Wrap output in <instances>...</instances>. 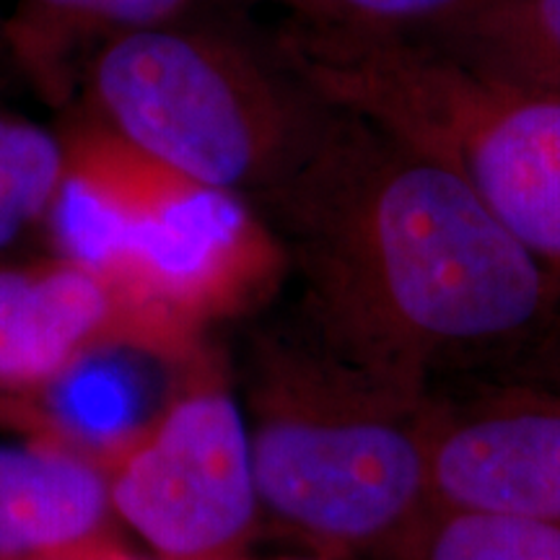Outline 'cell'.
<instances>
[{"label":"cell","instance_id":"6da1fadb","mask_svg":"<svg viewBox=\"0 0 560 560\" xmlns=\"http://www.w3.org/2000/svg\"><path fill=\"white\" fill-rule=\"evenodd\" d=\"M260 206L304 276L310 325L425 392L441 371L514 363L560 322V289L465 179L322 102Z\"/></svg>","mask_w":560,"mask_h":560},{"label":"cell","instance_id":"7a4b0ae2","mask_svg":"<svg viewBox=\"0 0 560 560\" xmlns=\"http://www.w3.org/2000/svg\"><path fill=\"white\" fill-rule=\"evenodd\" d=\"M270 50L322 102L450 166L560 289V94L490 79L410 34L285 21Z\"/></svg>","mask_w":560,"mask_h":560},{"label":"cell","instance_id":"3957f363","mask_svg":"<svg viewBox=\"0 0 560 560\" xmlns=\"http://www.w3.org/2000/svg\"><path fill=\"white\" fill-rule=\"evenodd\" d=\"M310 335L262 350L244 412L260 509L327 545L400 540L431 506L429 395Z\"/></svg>","mask_w":560,"mask_h":560},{"label":"cell","instance_id":"277c9868","mask_svg":"<svg viewBox=\"0 0 560 560\" xmlns=\"http://www.w3.org/2000/svg\"><path fill=\"white\" fill-rule=\"evenodd\" d=\"M86 115L179 177L260 202L304 151L322 100L268 47L198 16L96 42Z\"/></svg>","mask_w":560,"mask_h":560},{"label":"cell","instance_id":"5b68a950","mask_svg":"<svg viewBox=\"0 0 560 560\" xmlns=\"http://www.w3.org/2000/svg\"><path fill=\"white\" fill-rule=\"evenodd\" d=\"M60 136L45 221L58 257L112 280L174 342L240 296L260 247L244 200L164 170L89 115Z\"/></svg>","mask_w":560,"mask_h":560},{"label":"cell","instance_id":"8992f818","mask_svg":"<svg viewBox=\"0 0 560 560\" xmlns=\"http://www.w3.org/2000/svg\"><path fill=\"white\" fill-rule=\"evenodd\" d=\"M109 459L112 511L166 560L221 556L260 511L247 416L219 387L182 395Z\"/></svg>","mask_w":560,"mask_h":560},{"label":"cell","instance_id":"52a82bcc","mask_svg":"<svg viewBox=\"0 0 560 560\" xmlns=\"http://www.w3.org/2000/svg\"><path fill=\"white\" fill-rule=\"evenodd\" d=\"M425 457L433 506L560 524V392L527 380L465 402L429 395Z\"/></svg>","mask_w":560,"mask_h":560},{"label":"cell","instance_id":"ba28073f","mask_svg":"<svg viewBox=\"0 0 560 560\" xmlns=\"http://www.w3.org/2000/svg\"><path fill=\"white\" fill-rule=\"evenodd\" d=\"M177 348L112 280L86 265L0 257V392L32 400L102 348Z\"/></svg>","mask_w":560,"mask_h":560},{"label":"cell","instance_id":"9c48e42d","mask_svg":"<svg viewBox=\"0 0 560 560\" xmlns=\"http://www.w3.org/2000/svg\"><path fill=\"white\" fill-rule=\"evenodd\" d=\"M0 444V560H55L100 545L115 514L91 454L39 441Z\"/></svg>","mask_w":560,"mask_h":560},{"label":"cell","instance_id":"30bf717a","mask_svg":"<svg viewBox=\"0 0 560 560\" xmlns=\"http://www.w3.org/2000/svg\"><path fill=\"white\" fill-rule=\"evenodd\" d=\"M410 37L490 79L560 94V0H462Z\"/></svg>","mask_w":560,"mask_h":560},{"label":"cell","instance_id":"8fae6325","mask_svg":"<svg viewBox=\"0 0 560 560\" xmlns=\"http://www.w3.org/2000/svg\"><path fill=\"white\" fill-rule=\"evenodd\" d=\"M410 560H560V524L431 506L402 532Z\"/></svg>","mask_w":560,"mask_h":560},{"label":"cell","instance_id":"7c38bea8","mask_svg":"<svg viewBox=\"0 0 560 560\" xmlns=\"http://www.w3.org/2000/svg\"><path fill=\"white\" fill-rule=\"evenodd\" d=\"M62 170V136L26 117L0 112V257L32 231H45Z\"/></svg>","mask_w":560,"mask_h":560},{"label":"cell","instance_id":"4fadbf2b","mask_svg":"<svg viewBox=\"0 0 560 560\" xmlns=\"http://www.w3.org/2000/svg\"><path fill=\"white\" fill-rule=\"evenodd\" d=\"M107 0H16L5 42L34 86L50 100L68 96L91 47L96 16Z\"/></svg>","mask_w":560,"mask_h":560},{"label":"cell","instance_id":"5bb4252c","mask_svg":"<svg viewBox=\"0 0 560 560\" xmlns=\"http://www.w3.org/2000/svg\"><path fill=\"white\" fill-rule=\"evenodd\" d=\"M268 3L289 21L322 30L366 34H412L444 16L462 0H215V5Z\"/></svg>","mask_w":560,"mask_h":560},{"label":"cell","instance_id":"9a60e30c","mask_svg":"<svg viewBox=\"0 0 560 560\" xmlns=\"http://www.w3.org/2000/svg\"><path fill=\"white\" fill-rule=\"evenodd\" d=\"M215 0H107L91 32V47L104 37L200 16ZM89 47V50H91Z\"/></svg>","mask_w":560,"mask_h":560},{"label":"cell","instance_id":"2e32d148","mask_svg":"<svg viewBox=\"0 0 560 560\" xmlns=\"http://www.w3.org/2000/svg\"><path fill=\"white\" fill-rule=\"evenodd\" d=\"M509 366L514 380H527L560 392V322L556 330H550Z\"/></svg>","mask_w":560,"mask_h":560},{"label":"cell","instance_id":"e0dca14e","mask_svg":"<svg viewBox=\"0 0 560 560\" xmlns=\"http://www.w3.org/2000/svg\"><path fill=\"white\" fill-rule=\"evenodd\" d=\"M0 425L3 429H16L42 439V418L30 400H19L0 392Z\"/></svg>","mask_w":560,"mask_h":560},{"label":"cell","instance_id":"ac0fdd59","mask_svg":"<svg viewBox=\"0 0 560 560\" xmlns=\"http://www.w3.org/2000/svg\"><path fill=\"white\" fill-rule=\"evenodd\" d=\"M55 560H117V558L104 556V552L96 550V545H91V548H86V550L70 552V556H62V558H55Z\"/></svg>","mask_w":560,"mask_h":560}]
</instances>
